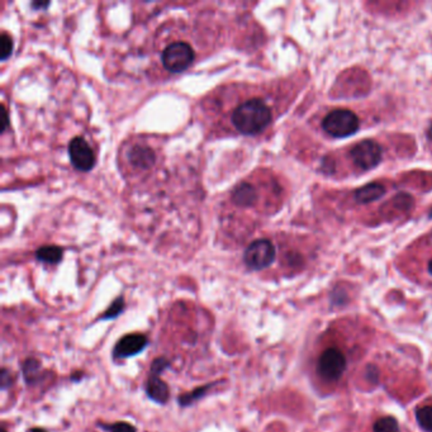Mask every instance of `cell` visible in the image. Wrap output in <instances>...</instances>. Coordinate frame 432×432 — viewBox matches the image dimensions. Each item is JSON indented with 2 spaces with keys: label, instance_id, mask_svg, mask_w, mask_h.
Wrapping results in <instances>:
<instances>
[{
  "label": "cell",
  "instance_id": "obj_1",
  "mask_svg": "<svg viewBox=\"0 0 432 432\" xmlns=\"http://www.w3.org/2000/svg\"><path fill=\"white\" fill-rule=\"evenodd\" d=\"M370 341L371 331L360 321L332 322L317 337L309 357L311 378L317 392L334 394L344 389Z\"/></svg>",
  "mask_w": 432,
  "mask_h": 432
},
{
  "label": "cell",
  "instance_id": "obj_2",
  "mask_svg": "<svg viewBox=\"0 0 432 432\" xmlns=\"http://www.w3.org/2000/svg\"><path fill=\"white\" fill-rule=\"evenodd\" d=\"M272 119V109L260 98H252L237 105L231 116L232 125L246 136L263 132Z\"/></svg>",
  "mask_w": 432,
  "mask_h": 432
},
{
  "label": "cell",
  "instance_id": "obj_3",
  "mask_svg": "<svg viewBox=\"0 0 432 432\" xmlns=\"http://www.w3.org/2000/svg\"><path fill=\"white\" fill-rule=\"evenodd\" d=\"M322 127L330 136L342 139L356 133L360 127V119L354 111L348 109H336L330 111L323 118Z\"/></svg>",
  "mask_w": 432,
  "mask_h": 432
},
{
  "label": "cell",
  "instance_id": "obj_4",
  "mask_svg": "<svg viewBox=\"0 0 432 432\" xmlns=\"http://www.w3.org/2000/svg\"><path fill=\"white\" fill-rule=\"evenodd\" d=\"M161 61L169 71L183 72L194 61V51L187 42H174L162 51Z\"/></svg>",
  "mask_w": 432,
  "mask_h": 432
},
{
  "label": "cell",
  "instance_id": "obj_5",
  "mask_svg": "<svg viewBox=\"0 0 432 432\" xmlns=\"http://www.w3.org/2000/svg\"><path fill=\"white\" fill-rule=\"evenodd\" d=\"M275 247L272 241L259 238L251 242L245 250L244 263L251 270H264L275 260Z\"/></svg>",
  "mask_w": 432,
  "mask_h": 432
},
{
  "label": "cell",
  "instance_id": "obj_6",
  "mask_svg": "<svg viewBox=\"0 0 432 432\" xmlns=\"http://www.w3.org/2000/svg\"><path fill=\"white\" fill-rule=\"evenodd\" d=\"M350 157L362 171L378 167L383 157L382 147L373 139H364L350 150Z\"/></svg>",
  "mask_w": 432,
  "mask_h": 432
},
{
  "label": "cell",
  "instance_id": "obj_7",
  "mask_svg": "<svg viewBox=\"0 0 432 432\" xmlns=\"http://www.w3.org/2000/svg\"><path fill=\"white\" fill-rule=\"evenodd\" d=\"M356 432H410L397 417L384 412H373L362 418Z\"/></svg>",
  "mask_w": 432,
  "mask_h": 432
},
{
  "label": "cell",
  "instance_id": "obj_8",
  "mask_svg": "<svg viewBox=\"0 0 432 432\" xmlns=\"http://www.w3.org/2000/svg\"><path fill=\"white\" fill-rule=\"evenodd\" d=\"M69 156L71 164L80 171H91L97 162L95 153L83 137H74L70 141Z\"/></svg>",
  "mask_w": 432,
  "mask_h": 432
},
{
  "label": "cell",
  "instance_id": "obj_9",
  "mask_svg": "<svg viewBox=\"0 0 432 432\" xmlns=\"http://www.w3.org/2000/svg\"><path fill=\"white\" fill-rule=\"evenodd\" d=\"M147 345H148V340L145 334H125L116 344L114 350H113V357L116 360H121V359H127V357L137 355L146 348Z\"/></svg>",
  "mask_w": 432,
  "mask_h": 432
},
{
  "label": "cell",
  "instance_id": "obj_10",
  "mask_svg": "<svg viewBox=\"0 0 432 432\" xmlns=\"http://www.w3.org/2000/svg\"><path fill=\"white\" fill-rule=\"evenodd\" d=\"M128 162L139 170H148L153 167L156 161V153L147 145H134L127 153Z\"/></svg>",
  "mask_w": 432,
  "mask_h": 432
},
{
  "label": "cell",
  "instance_id": "obj_11",
  "mask_svg": "<svg viewBox=\"0 0 432 432\" xmlns=\"http://www.w3.org/2000/svg\"><path fill=\"white\" fill-rule=\"evenodd\" d=\"M231 199L241 208H250L258 202V190L250 183H240L232 190Z\"/></svg>",
  "mask_w": 432,
  "mask_h": 432
},
{
  "label": "cell",
  "instance_id": "obj_12",
  "mask_svg": "<svg viewBox=\"0 0 432 432\" xmlns=\"http://www.w3.org/2000/svg\"><path fill=\"white\" fill-rule=\"evenodd\" d=\"M146 393L148 397L153 399L156 403L165 404L170 397V392L167 384L161 380L160 376H153L151 374L147 379Z\"/></svg>",
  "mask_w": 432,
  "mask_h": 432
},
{
  "label": "cell",
  "instance_id": "obj_13",
  "mask_svg": "<svg viewBox=\"0 0 432 432\" xmlns=\"http://www.w3.org/2000/svg\"><path fill=\"white\" fill-rule=\"evenodd\" d=\"M384 193H385V189L383 185H380L379 183H371L356 190V202L362 203V204L376 202L380 196H383Z\"/></svg>",
  "mask_w": 432,
  "mask_h": 432
},
{
  "label": "cell",
  "instance_id": "obj_14",
  "mask_svg": "<svg viewBox=\"0 0 432 432\" xmlns=\"http://www.w3.org/2000/svg\"><path fill=\"white\" fill-rule=\"evenodd\" d=\"M418 426L425 432H432V399L424 401L415 410Z\"/></svg>",
  "mask_w": 432,
  "mask_h": 432
},
{
  "label": "cell",
  "instance_id": "obj_15",
  "mask_svg": "<svg viewBox=\"0 0 432 432\" xmlns=\"http://www.w3.org/2000/svg\"><path fill=\"white\" fill-rule=\"evenodd\" d=\"M63 250L59 246H42L36 251V258L46 264H59L63 260Z\"/></svg>",
  "mask_w": 432,
  "mask_h": 432
},
{
  "label": "cell",
  "instance_id": "obj_16",
  "mask_svg": "<svg viewBox=\"0 0 432 432\" xmlns=\"http://www.w3.org/2000/svg\"><path fill=\"white\" fill-rule=\"evenodd\" d=\"M22 369H23V376H24L26 383L33 385L37 382H40V378H41V364H40L38 360L27 359L26 362H23Z\"/></svg>",
  "mask_w": 432,
  "mask_h": 432
},
{
  "label": "cell",
  "instance_id": "obj_17",
  "mask_svg": "<svg viewBox=\"0 0 432 432\" xmlns=\"http://www.w3.org/2000/svg\"><path fill=\"white\" fill-rule=\"evenodd\" d=\"M215 383L207 384V385H204V387H201V388H196V389L193 390V392H190V393H187V394H183L179 397V403L181 406H184V407H187V406H190L192 403H194L196 402L199 398H202L207 392H208L209 388L210 387H213Z\"/></svg>",
  "mask_w": 432,
  "mask_h": 432
},
{
  "label": "cell",
  "instance_id": "obj_18",
  "mask_svg": "<svg viewBox=\"0 0 432 432\" xmlns=\"http://www.w3.org/2000/svg\"><path fill=\"white\" fill-rule=\"evenodd\" d=\"M123 309H125V300H123V297H118L117 300L111 303L109 308L105 311V314L100 317V320L117 318L119 314L123 312Z\"/></svg>",
  "mask_w": 432,
  "mask_h": 432
},
{
  "label": "cell",
  "instance_id": "obj_19",
  "mask_svg": "<svg viewBox=\"0 0 432 432\" xmlns=\"http://www.w3.org/2000/svg\"><path fill=\"white\" fill-rule=\"evenodd\" d=\"M13 52V40L8 35L7 32H3L0 36V59L1 61H6L9 56Z\"/></svg>",
  "mask_w": 432,
  "mask_h": 432
},
{
  "label": "cell",
  "instance_id": "obj_20",
  "mask_svg": "<svg viewBox=\"0 0 432 432\" xmlns=\"http://www.w3.org/2000/svg\"><path fill=\"white\" fill-rule=\"evenodd\" d=\"M170 367V362H167L165 357H157L151 365V374L153 376H160L162 371H165Z\"/></svg>",
  "mask_w": 432,
  "mask_h": 432
},
{
  "label": "cell",
  "instance_id": "obj_21",
  "mask_svg": "<svg viewBox=\"0 0 432 432\" xmlns=\"http://www.w3.org/2000/svg\"><path fill=\"white\" fill-rule=\"evenodd\" d=\"M108 429L111 432H137L132 425L127 422H117V424L108 426Z\"/></svg>",
  "mask_w": 432,
  "mask_h": 432
},
{
  "label": "cell",
  "instance_id": "obj_22",
  "mask_svg": "<svg viewBox=\"0 0 432 432\" xmlns=\"http://www.w3.org/2000/svg\"><path fill=\"white\" fill-rule=\"evenodd\" d=\"M12 384V376L10 373L7 369H1V374H0V387L1 390H7Z\"/></svg>",
  "mask_w": 432,
  "mask_h": 432
},
{
  "label": "cell",
  "instance_id": "obj_23",
  "mask_svg": "<svg viewBox=\"0 0 432 432\" xmlns=\"http://www.w3.org/2000/svg\"><path fill=\"white\" fill-rule=\"evenodd\" d=\"M3 117H4V122H3V127H1V132L4 133L8 127V113L4 107H3Z\"/></svg>",
  "mask_w": 432,
  "mask_h": 432
},
{
  "label": "cell",
  "instance_id": "obj_24",
  "mask_svg": "<svg viewBox=\"0 0 432 432\" xmlns=\"http://www.w3.org/2000/svg\"><path fill=\"white\" fill-rule=\"evenodd\" d=\"M426 270H427V274L432 278V258L427 261V264H426Z\"/></svg>",
  "mask_w": 432,
  "mask_h": 432
},
{
  "label": "cell",
  "instance_id": "obj_25",
  "mask_svg": "<svg viewBox=\"0 0 432 432\" xmlns=\"http://www.w3.org/2000/svg\"><path fill=\"white\" fill-rule=\"evenodd\" d=\"M32 6L37 8L47 7V6H49V3H33Z\"/></svg>",
  "mask_w": 432,
  "mask_h": 432
},
{
  "label": "cell",
  "instance_id": "obj_26",
  "mask_svg": "<svg viewBox=\"0 0 432 432\" xmlns=\"http://www.w3.org/2000/svg\"><path fill=\"white\" fill-rule=\"evenodd\" d=\"M427 137H429V139L432 142V125H430V128L427 130Z\"/></svg>",
  "mask_w": 432,
  "mask_h": 432
},
{
  "label": "cell",
  "instance_id": "obj_27",
  "mask_svg": "<svg viewBox=\"0 0 432 432\" xmlns=\"http://www.w3.org/2000/svg\"><path fill=\"white\" fill-rule=\"evenodd\" d=\"M29 432H47L46 430H43V429H32V430H29Z\"/></svg>",
  "mask_w": 432,
  "mask_h": 432
}]
</instances>
